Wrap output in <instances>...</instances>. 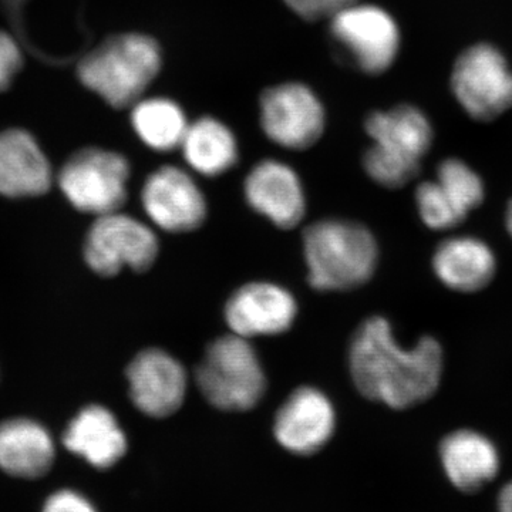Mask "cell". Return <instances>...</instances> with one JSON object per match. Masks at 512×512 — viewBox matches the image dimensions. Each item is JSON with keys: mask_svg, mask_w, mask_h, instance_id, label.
I'll list each match as a JSON object with an SVG mask.
<instances>
[{"mask_svg": "<svg viewBox=\"0 0 512 512\" xmlns=\"http://www.w3.org/2000/svg\"><path fill=\"white\" fill-rule=\"evenodd\" d=\"M141 202L151 222L171 234L195 231L207 220L204 192L187 171L174 165L148 175Z\"/></svg>", "mask_w": 512, "mask_h": 512, "instance_id": "11", "label": "cell"}, {"mask_svg": "<svg viewBox=\"0 0 512 512\" xmlns=\"http://www.w3.org/2000/svg\"><path fill=\"white\" fill-rule=\"evenodd\" d=\"M42 512H97V510L83 494L64 488L46 498Z\"/></svg>", "mask_w": 512, "mask_h": 512, "instance_id": "27", "label": "cell"}, {"mask_svg": "<svg viewBox=\"0 0 512 512\" xmlns=\"http://www.w3.org/2000/svg\"><path fill=\"white\" fill-rule=\"evenodd\" d=\"M63 444L100 470L119 463L127 451V439L119 421L109 409L94 404L74 417L64 431Z\"/></svg>", "mask_w": 512, "mask_h": 512, "instance_id": "19", "label": "cell"}, {"mask_svg": "<svg viewBox=\"0 0 512 512\" xmlns=\"http://www.w3.org/2000/svg\"><path fill=\"white\" fill-rule=\"evenodd\" d=\"M22 67V52L12 36L0 30V92L8 89Z\"/></svg>", "mask_w": 512, "mask_h": 512, "instance_id": "26", "label": "cell"}, {"mask_svg": "<svg viewBox=\"0 0 512 512\" xmlns=\"http://www.w3.org/2000/svg\"><path fill=\"white\" fill-rule=\"evenodd\" d=\"M130 164L114 151L86 148L63 165L59 184L73 207L87 214H111L127 200Z\"/></svg>", "mask_w": 512, "mask_h": 512, "instance_id": "6", "label": "cell"}, {"mask_svg": "<svg viewBox=\"0 0 512 512\" xmlns=\"http://www.w3.org/2000/svg\"><path fill=\"white\" fill-rule=\"evenodd\" d=\"M440 458L448 480L466 493L480 491L500 471L497 447L487 436L474 430H457L444 437Z\"/></svg>", "mask_w": 512, "mask_h": 512, "instance_id": "17", "label": "cell"}, {"mask_svg": "<svg viewBox=\"0 0 512 512\" xmlns=\"http://www.w3.org/2000/svg\"><path fill=\"white\" fill-rule=\"evenodd\" d=\"M185 161L195 173L218 177L238 161V143L234 133L212 117L190 123L181 143Z\"/></svg>", "mask_w": 512, "mask_h": 512, "instance_id": "21", "label": "cell"}, {"mask_svg": "<svg viewBox=\"0 0 512 512\" xmlns=\"http://www.w3.org/2000/svg\"><path fill=\"white\" fill-rule=\"evenodd\" d=\"M451 90L468 116L491 121L512 109V70L497 47L478 43L458 56Z\"/></svg>", "mask_w": 512, "mask_h": 512, "instance_id": "7", "label": "cell"}, {"mask_svg": "<svg viewBox=\"0 0 512 512\" xmlns=\"http://www.w3.org/2000/svg\"><path fill=\"white\" fill-rule=\"evenodd\" d=\"M431 265L441 284L461 293L487 288L497 274L493 249L474 237H453L441 242Z\"/></svg>", "mask_w": 512, "mask_h": 512, "instance_id": "18", "label": "cell"}, {"mask_svg": "<svg viewBox=\"0 0 512 512\" xmlns=\"http://www.w3.org/2000/svg\"><path fill=\"white\" fill-rule=\"evenodd\" d=\"M498 512H512V480L501 490L498 497Z\"/></svg>", "mask_w": 512, "mask_h": 512, "instance_id": "28", "label": "cell"}, {"mask_svg": "<svg viewBox=\"0 0 512 512\" xmlns=\"http://www.w3.org/2000/svg\"><path fill=\"white\" fill-rule=\"evenodd\" d=\"M365 128L372 140L363 156L366 174L390 190L414 180L433 144V127L426 114L410 104H402L370 114Z\"/></svg>", "mask_w": 512, "mask_h": 512, "instance_id": "3", "label": "cell"}, {"mask_svg": "<svg viewBox=\"0 0 512 512\" xmlns=\"http://www.w3.org/2000/svg\"><path fill=\"white\" fill-rule=\"evenodd\" d=\"M437 183L464 217L481 207L485 187L480 175L458 158H447L437 168Z\"/></svg>", "mask_w": 512, "mask_h": 512, "instance_id": "23", "label": "cell"}, {"mask_svg": "<svg viewBox=\"0 0 512 512\" xmlns=\"http://www.w3.org/2000/svg\"><path fill=\"white\" fill-rule=\"evenodd\" d=\"M195 375L202 396L224 412H248L266 392L264 367L254 346L235 333L208 345Z\"/></svg>", "mask_w": 512, "mask_h": 512, "instance_id": "5", "label": "cell"}, {"mask_svg": "<svg viewBox=\"0 0 512 512\" xmlns=\"http://www.w3.org/2000/svg\"><path fill=\"white\" fill-rule=\"evenodd\" d=\"M296 15L305 20L332 18L340 10L359 0H284Z\"/></svg>", "mask_w": 512, "mask_h": 512, "instance_id": "25", "label": "cell"}, {"mask_svg": "<svg viewBox=\"0 0 512 512\" xmlns=\"http://www.w3.org/2000/svg\"><path fill=\"white\" fill-rule=\"evenodd\" d=\"M55 456L49 431L36 421L13 419L0 423V470L9 476L25 480L46 476Z\"/></svg>", "mask_w": 512, "mask_h": 512, "instance_id": "20", "label": "cell"}, {"mask_svg": "<svg viewBox=\"0 0 512 512\" xmlns=\"http://www.w3.org/2000/svg\"><path fill=\"white\" fill-rule=\"evenodd\" d=\"M349 367L362 396L404 410L427 402L439 390L444 353L433 336H423L412 349L403 348L389 320L372 316L353 335Z\"/></svg>", "mask_w": 512, "mask_h": 512, "instance_id": "1", "label": "cell"}, {"mask_svg": "<svg viewBox=\"0 0 512 512\" xmlns=\"http://www.w3.org/2000/svg\"><path fill=\"white\" fill-rule=\"evenodd\" d=\"M505 227H507L508 234L512 238V200L508 204L507 212H505Z\"/></svg>", "mask_w": 512, "mask_h": 512, "instance_id": "29", "label": "cell"}, {"mask_svg": "<svg viewBox=\"0 0 512 512\" xmlns=\"http://www.w3.org/2000/svg\"><path fill=\"white\" fill-rule=\"evenodd\" d=\"M309 284L316 291H352L375 275L379 248L372 232L348 220L313 222L303 231Z\"/></svg>", "mask_w": 512, "mask_h": 512, "instance_id": "2", "label": "cell"}, {"mask_svg": "<svg viewBox=\"0 0 512 512\" xmlns=\"http://www.w3.org/2000/svg\"><path fill=\"white\" fill-rule=\"evenodd\" d=\"M416 205L421 221L433 231H447L466 221L436 180L424 181L417 187Z\"/></svg>", "mask_w": 512, "mask_h": 512, "instance_id": "24", "label": "cell"}, {"mask_svg": "<svg viewBox=\"0 0 512 512\" xmlns=\"http://www.w3.org/2000/svg\"><path fill=\"white\" fill-rule=\"evenodd\" d=\"M249 207L281 229L298 227L305 217L306 198L301 178L278 160H264L245 178Z\"/></svg>", "mask_w": 512, "mask_h": 512, "instance_id": "15", "label": "cell"}, {"mask_svg": "<svg viewBox=\"0 0 512 512\" xmlns=\"http://www.w3.org/2000/svg\"><path fill=\"white\" fill-rule=\"evenodd\" d=\"M298 303L291 292L271 282H251L232 293L225 305V322L245 339L275 336L291 329Z\"/></svg>", "mask_w": 512, "mask_h": 512, "instance_id": "13", "label": "cell"}, {"mask_svg": "<svg viewBox=\"0 0 512 512\" xmlns=\"http://www.w3.org/2000/svg\"><path fill=\"white\" fill-rule=\"evenodd\" d=\"M130 397L141 413L164 419L183 406L188 390L185 367L165 350L138 353L127 369Z\"/></svg>", "mask_w": 512, "mask_h": 512, "instance_id": "12", "label": "cell"}, {"mask_svg": "<svg viewBox=\"0 0 512 512\" xmlns=\"http://www.w3.org/2000/svg\"><path fill=\"white\" fill-rule=\"evenodd\" d=\"M158 252L156 232L120 211L97 217L84 244L87 264L101 276H116L124 266L146 272L156 262Z\"/></svg>", "mask_w": 512, "mask_h": 512, "instance_id": "8", "label": "cell"}, {"mask_svg": "<svg viewBox=\"0 0 512 512\" xmlns=\"http://www.w3.org/2000/svg\"><path fill=\"white\" fill-rule=\"evenodd\" d=\"M131 107V124L147 147L160 153L180 148L190 123L175 101L165 97H143Z\"/></svg>", "mask_w": 512, "mask_h": 512, "instance_id": "22", "label": "cell"}, {"mask_svg": "<svg viewBox=\"0 0 512 512\" xmlns=\"http://www.w3.org/2000/svg\"><path fill=\"white\" fill-rule=\"evenodd\" d=\"M333 39L357 69L367 74L389 70L400 50V30L386 10L353 3L330 18Z\"/></svg>", "mask_w": 512, "mask_h": 512, "instance_id": "9", "label": "cell"}, {"mask_svg": "<svg viewBox=\"0 0 512 512\" xmlns=\"http://www.w3.org/2000/svg\"><path fill=\"white\" fill-rule=\"evenodd\" d=\"M52 168L35 138L26 131L0 133V195L37 197L52 187Z\"/></svg>", "mask_w": 512, "mask_h": 512, "instance_id": "16", "label": "cell"}, {"mask_svg": "<svg viewBox=\"0 0 512 512\" xmlns=\"http://www.w3.org/2000/svg\"><path fill=\"white\" fill-rule=\"evenodd\" d=\"M161 49L153 37L126 33L110 37L79 64L84 86L116 109L143 99L161 69Z\"/></svg>", "mask_w": 512, "mask_h": 512, "instance_id": "4", "label": "cell"}, {"mask_svg": "<svg viewBox=\"0 0 512 512\" xmlns=\"http://www.w3.org/2000/svg\"><path fill=\"white\" fill-rule=\"evenodd\" d=\"M325 109L302 83H284L261 97V124L266 137L288 150H308L325 130Z\"/></svg>", "mask_w": 512, "mask_h": 512, "instance_id": "10", "label": "cell"}, {"mask_svg": "<svg viewBox=\"0 0 512 512\" xmlns=\"http://www.w3.org/2000/svg\"><path fill=\"white\" fill-rule=\"evenodd\" d=\"M336 414L328 397L311 386L293 390L275 417L276 440L299 456H311L333 436Z\"/></svg>", "mask_w": 512, "mask_h": 512, "instance_id": "14", "label": "cell"}]
</instances>
